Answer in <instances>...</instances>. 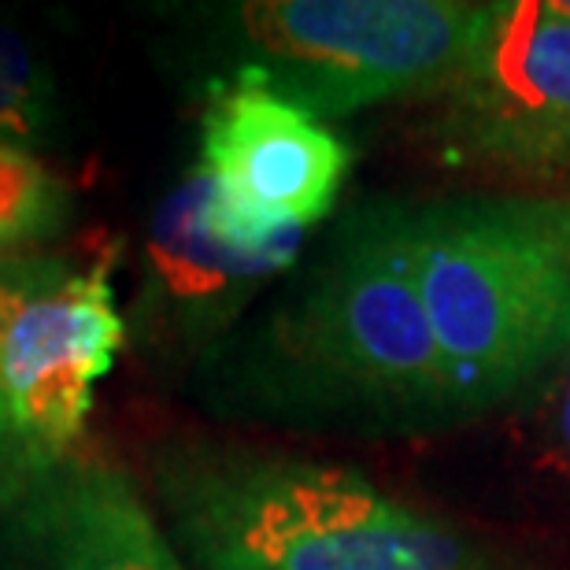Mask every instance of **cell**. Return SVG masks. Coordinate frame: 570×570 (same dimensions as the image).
<instances>
[{
  "label": "cell",
  "mask_w": 570,
  "mask_h": 570,
  "mask_svg": "<svg viewBox=\"0 0 570 570\" xmlns=\"http://www.w3.org/2000/svg\"><path fill=\"white\" fill-rule=\"evenodd\" d=\"M560 444H563V452L570 455V379H567V390H563V404H560Z\"/></svg>",
  "instance_id": "obj_13"
},
{
  "label": "cell",
  "mask_w": 570,
  "mask_h": 570,
  "mask_svg": "<svg viewBox=\"0 0 570 570\" xmlns=\"http://www.w3.org/2000/svg\"><path fill=\"white\" fill-rule=\"evenodd\" d=\"M156 485L189 570H489L471 541L345 466L181 444L156 460Z\"/></svg>",
  "instance_id": "obj_1"
},
{
  "label": "cell",
  "mask_w": 570,
  "mask_h": 570,
  "mask_svg": "<svg viewBox=\"0 0 570 570\" xmlns=\"http://www.w3.org/2000/svg\"><path fill=\"white\" fill-rule=\"evenodd\" d=\"M67 186L30 148L0 141V253H33L67 226Z\"/></svg>",
  "instance_id": "obj_10"
},
{
  "label": "cell",
  "mask_w": 570,
  "mask_h": 570,
  "mask_svg": "<svg viewBox=\"0 0 570 570\" xmlns=\"http://www.w3.org/2000/svg\"><path fill=\"white\" fill-rule=\"evenodd\" d=\"M56 86L16 30L0 27V141L27 148L49 138Z\"/></svg>",
  "instance_id": "obj_11"
},
{
  "label": "cell",
  "mask_w": 570,
  "mask_h": 570,
  "mask_svg": "<svg viewBox=\"0 0 570 570\" xmlns=\"http://www.w3.org/2000/svg\"><path fill=\"white\" fill-rule=\"evenodd\" d=\"M52 264H56V256L38 253V248H33V253H0V493H4L11 482H19L27 471H33L16 441L8 401H4V341H8L11 318L19 315L27 296L45 282Z\"/></svg>",
  "instance_id": "obj_12"
},
{
  "label": "cell",
  "mask_w": 570,
  "mask_h": 570,
  "mask_svg": "<svg viewBox=\"0 0 570 570\" xmlns=\"http://www.w3.org/2000/svg\"><path fill=\"white\" fill-rule=\"evenodd\" d=\"M404 215L452 407L508 401L567 356L570 197H455Z\"/></svg>",
  "instance_id": "obj_3"
},
{
  "label": "cell",
  "mask_w": 570,
  "mask_h": 570,
  "mask_svg": "<svg viewBox=\"0 0 570 570\" xmlns=\"http://www.w3.org/2000/svg\"><path fill=\"white\" fill-rule=\"evenodd\" d=\"M304 234L267 248H237L208 219L200 167L159 204L145 242V275L134 326L159 348H197L242 315L253 293L301 253Z\"/></svg>",
  "instance_id": "obj_9"
},
{
  "label": "cell",
  "mask_w": 570,
  "mask_h": 570,
  "mask_svg": "<svg viewBox=\"0 0 570 570\" xmlns=\"http://www.w3.org/2000/svg\"><path fill=\"white\" fill-rule=\"evenodd\" d=\"M352 167L315 116L245 75L215 86L200 122L208 219L237 248H267L323 223Z\"/></svg>",
  "instance_id": "obj_6"
},
{
  "label": "cell",
  "mask_w": 570,
  "mask_h": 570,
  "mask_svg": "<svg viewBox=\"0 0 570 570\" xmlns=\"http://www.w3.org/2000/svg\"><path fill=\"white\" fill-rule=\"evenodd\" d=\"M560 4H563V8H567V11H570V0H560Z\"/></svg>",
  "instance_id": "obj_14"
},
{
  "label": "cell",
  "mask_w": 570,
  "mask_h": 570,
  "mask_svg": "<svg viewBox=\"0 0 570 570\" xmlns=\"http://www.w3.org/2000/svg\"><path fill=\"white\" fill-rule=\"evenodd\" d=\"M493 4L460 0H256L234 8L237 75L307 116L341 119L393 97H433L460 75Z\"/></svg>",
  "instance_id": "obj_4"
},
{
  "label": "cell",
  "mask_w": 570,
  "mask_h": 570,
  "mask_svg": "<svg viewBox=\"0 0 570 570\" xmlns=\"http://www.w3.org/2000/svg\"><path fill=\"white\" fill-rule=\"evenodd\" d=\"M0 570H189L116 463L71 452L0 493Z\"/></svg>",
  "instance_id": "obj_8"
},
{
  "label": "cell",
  "mask_w": 570,
  "mask_h": 570,
  "mask_svg": "<svg viewBox=\"0 0 570 570\" xmlns=\"http://www.w3.org/2000/svg\"><path fill=\"white\" fill-rule=\"evenodd\" d=\"M253 356L271 404L382 419L452 412L404 204H371L341 223L330 253L256 334Z\"/></svg>",
  "instance_id": "obj_2"
},
{
  "label": "cell",
  "mask_w": 570,
  "mask_h": 570,
  "mask_svg": "<svg viewBox=\"0 0 570 570\" xmlns=\"http://www.w3.org/2000/svg\"><path fill=\"white\" fill-rule=\"evenodd\" d=\"M122 345L127 318L111 289V259L78 271L56 256L4 341V401L30 466L75 452L97 382L116 367Z\"/></svg>",
  "instance_id": "obj_7"
},
{
  "label": "cell",
  "mask_w": 570,
  "mask_h": 570,
  "mask_svg": "<svg viewBox=\"0 0 570 570\" xmlns=\"http://www.w3.org/2000/svg\"><path fill=\"white\" fill-rule=\"evenodd\" d=\"M433 97L430 134L449 159L515 175L570 167V11L493 4L471 60Z\"/></svg>",
  "instance_id": "obj_5"
}]
</instances>
